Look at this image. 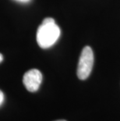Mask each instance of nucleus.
I'll return each mask as SVG.
<instances>
[{
  "instance_id": "f257e3e1",
  "label": "nucleus",
  "mask_w": 120,
  "mask_h": 121,
  "mask_svg": "<svg viewBox=\"0 0 120 121\" xmlns=\"http://www.w3.org/2000/svg\"><path fill=\"white\" fill-rule=\"evenodd\" d=\"M60 28L52 17H47L37 28V42L41 48H48L57 42L60 36Z\"/></svg>"
},
{
  "instance_id": "f03ea898",
  "label": "nucleus",
  "mask_w": 120,
  "mask_h": 121,
  "mask_svg": "<svg viewBox=\"0 0 120 121\" xmlns=\"http://www.w3.org/2000/svg\"><path fill=\"white\" fill-rule=\"evenodd\" d=\"M94 66V53L91 47L86 46L81 52L77 66L79 79L86 80L90 76Z\"/></svg>"
},
{
  "instance_id": "7ed1b4c3",
  "label": "nucleus",
  "mask_w": 120,
  "mask_h": 121,
  "mask_svg": "<svg viewBox=\"0 0 120 121\" xmlns=\"http://www.w3.org/2000/svg\"><path fill=\"white\" fill-rule=\"evenodd\" d=\"M42 81V74L37 69H31L24 73L23 83L27 91L35 92L39 89Z\"/></svg>"
},
{
  "instance_id": "20e7f679",
  "label": "nucleus",
  "mask_w": 120,
  "mask_h": 121,
  "mask_svg": "<svg viewBox=\"0 0 120 121\" xmlns=\"http://www.w3.org/2000/svg\"><path fill=\"white\" fill-rule=\"evenodd\" d=\"M4 99H5V97H4V94L2 93V91H0V105H1L2 103H3V102H4Z\"/></svg>"
},
{
  "instance_id": "39448f33",
  "label": "nucleus",
  "mask_w": 120,
  "mask_h": 121,
  "mask_svg": "<svg viewBox=\"0 0 120 121\" xmlns=\"http://www.w3.org/2000/svg\"><path fill=\"white\" fill-rule=\"evenodd\" d=\"M15 1H17L19 2H22V3H27V2H29L30 0H15Z\"/></svg>"
},
{
  "instance_id": "423d86ee",
  "label": "nucleus",
  "mask_w": 120,
  "mask_h": 121,
  "mask_svg": "<svg viewBox=\"0 0 120 121\" xmlns=\"http://www.w3.org/2000/svg\"><path fill=\"white\" fill-rule=\"evenodd\" d=\"M2 60H3V56H2V55L1 53H0V63H2Z\"/></svg>"
},
{
  "instance_id": "0eeeda50",
  "label": "nucleus",
  "mask_w": 120,
  "mask_h": 121,
  "mask_svg": "<svg viewBox=\"0 0 120 121\" xmlns=\"http://www.w3.org/2000/svg\"><path fill=\"white\" fill-rule=\"evenodd\" d=\"M55 121H66V120H55Z\"/></svg>"
}]
</instances>
